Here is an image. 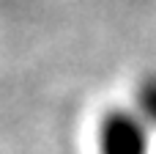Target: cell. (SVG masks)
Here are the masks:
<instances>
[{"label": "cell", "mask_w": 156, "mask_h": 154, "mask_svg": "<svg viewBox=\"0 0 156 154\" xmlns=\"http://www.w3.org/2000/svg\"><path fill=\"white\" fill-rule=\"evenodd\" d=\"M151 132L140 110L110 107L96 121V154H148Z\"/></svg>", "instance_id": "obj_1"}, {"label": "cell", "mask_w": 156, "mask_h": 154, "mask_svg": "<svg viewBox=\"0 0 156 154\" xmlns=\"http://www.w3.org/2000/svg\"><path fill=\"white\" fill-rule=\"evenodd\" d=\"M137 110L151 124V130H156V77H148L145 83H140V88H137Z\"/></svg>", "instance_id": "obj_2"}]
</instances>
